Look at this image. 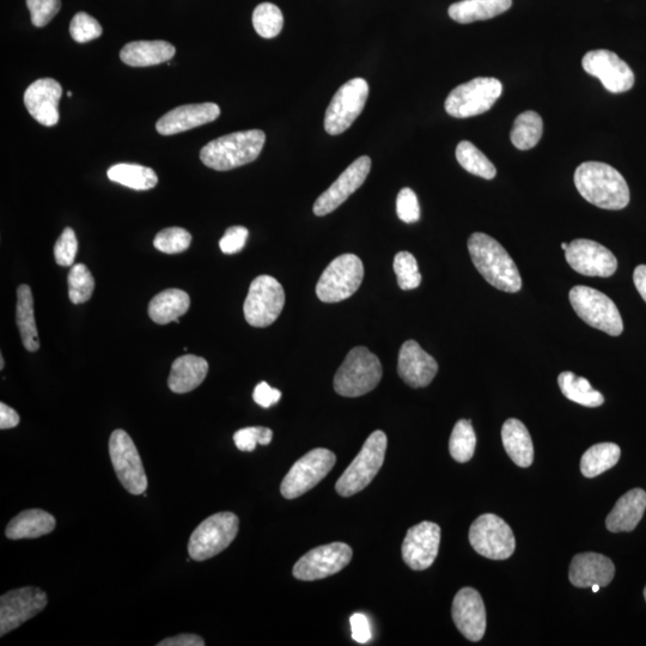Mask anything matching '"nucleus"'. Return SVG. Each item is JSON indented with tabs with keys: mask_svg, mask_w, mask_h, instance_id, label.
I'll return each mask as SVG.
<instances>
[{
	"mask_svg": "<svg viewBox=\"0 0 646 646\" xmlns=\"http://www.w3.org/2000/svg\"><path fill=\"white\" fill-rule=\"evenodd\" d=\"M575 185L588 203L603 210H623L630 203V188L624 176L606 163H582L576 169Z\"/></svg>",
	"mask_w": 646,
	"mask_h": 646,
	"instance_id": "f257e3e1",
	"label": "nucleus"
},
{
	"mask_svg": "<svg viewBox=\"0 0 646 646\" xmlns=\"http://www.w3.org/2000/svg\"><path fill=\"white\" fill-rule=\"evenodd\" d=\"M468 251L475 268L493 288L515 294L522 288L520 271L505 248L483 233H475L468 240Z\"/></svg>",
	"mask_w": 646,
	"mask_h": 646,
	"instance_id": "f03ea898",
	"label": "nucleus"
},
{
	"mask_svg": "<svg viewBox=\"0 0 646 646\" xmlns=\"http://www.w3.org/2000/svg\"><path fill=\"white\" fill-rule=\"evenodd\" d=\"M265 142L266 134L261 130L231 133L205 145L200 160L217 172H228L257 160Z\"/></svg>",
	"mask_w": 646,
	"mask_h": 646,
	"instance_id": "7ed1b4c3",
	"label": "nucleus"
},
{
	"mask_svg": "<svg viewBox=\"0 0 646 646\" xmlns=\"http://www.w3.org/2000/svg\"><path fill=\"white\" fill-rule=\"evenodd\" d=\"M382 379L380 359L367 347L349 352L334 377V389L345 398H358L374 390Z\"/></svg>",
	"mask_w": 646,
	"mask_h": 646,
	"instance_id": "20e7f679",
	"label": "nucleus"
},
{
	"mask_svg": "<svg viewBox=\"0 0 646 646\" xmlns=\"http://www.w3.org/2000/svg\"><path fill=\"white\" fill-rule=\"evenodd\" d=\"M387 444V435L381 430L368 437L361 452L335 484L341 497L355 496L367 489L385 462Z\"/></svg>",
	"mask_w": 646,
	"mask_h": 646,
	"instance_id": "39448f33",
	"label": "nucleus"
},
{
	"mask_svg": "<svg viewBox=\"0 0 646 646\" xmlns=\"http://www.w3.org/2000/svg\"><path fill=\"white\" fill-rule=\"evenodd\" d=\"M569 297L572 308L587 325L612 337H619L624 332L618 307L601 291L578 285L571 289Z\"/></svg>",
	"mask_w": 646,
	"mask_h": 646,
	"instance_id": "423d86ee",
	"label": "nucleus"
},
{
	"mask_svg": "<svg viewBox=\"0 0 646 646\" xmlns=\"http://www.w3.org/2000/svg\"><path fill=\"white\" fill-rule=\"evenodd\" d=\"M240 520L233 513H218L201 522L188 542V553L195 562H204L227 550L239 533Z\"/></svg>",
	"mask_w": 646,
	"mask_h": 646,
	"instance_id": "0eeeda50",
	"label": "nucleus"
},
{
	"mask_svg": "<svg viewBox=\"0 0 646 646\" xmlns=\"http://www.w3.org/2000/svg\"><path fill=\"white\" fill-rule=\"evenodd\" d=\"M503 93V85L496 78L479 77L463 83L449 94L446 111L450 117L466 119L484 114L495 105Z\"/></svg>",
	"mask_w": 646,
	"mask_h": 646,
	"instance_id": "6e6552de",
	"label": "nucleus"
},
{
	"mask_svg": "<svg viewBox=\"0 0 646 646\" xmlns=\"http://www.w3.org/2000/svg\"><path fill=\"white\" fill-rule=\"evenodd\" d=\"M364 266L355 254H343L328 265L316 285V295L325 303H338L350 298L361 286Z\"/></svg>",
	"mask_w": 646,
	"mask_h": 646,
	"instance_id": "1a4fd4ad",
	"label": "nucleus"
},
{
	"mask_svg": "<svg viewBox=\"0 0 646 646\" xmlns=\"http://www.w3.org/2000/svg\"><path fill=\"white\" fill-rule=\"evenodd\" d=\"M335 462H337V456L331 450L325 448L310 450L285 475L280 485V493L286 499L303 496L327 477Z\"/></svg>",
	"mask_w": 646,
	"mask_h": 646,
	"instance_id": "9d476101",
	"label": "nucleus"
},
{
	"mask_svg": "<svg viewBox=\"0 0 646 646\" xmlns=\"http://www.w3.org/2000/svg\"><path fill=\"white\" fill-rule=\"evenodd\" d=\"M469 542L480 556L492 560L509 559L516 548L513 529L493 514L481 515L473 522L469 529Z\"/></svg>",
	"mask_w": 646,
	"mask_h": 646,
	"instance_id": "9b49d317",
	"label": "nucleus"
},
{
	"mask_svg": "<svg viewBox=\"0 0 646 646\" xmlns=\"http://www.w3.org/2000/svg\"><path fill=\"white\" fill-rule=\"evenodd\" d=\"M284 304L285 291L278 280L271 276H259L249 288L243 313L249 325L265 328L277 321Z\"/></svg>",
	"mask_w": 646,
	"mask_h": 646,
	"instance_id": "f8f14e48",
	"label": "nucleus"
},
{
	"mask_svg": "<svg viewBox=\"0 0 646 646\" xmlns=\"http://www.w3.org/2000/svg\"><path fill=\"white\" fill-rule=\"evenodd\" d=\"M109 456L117 477L127 492L133 496L144 495L148 477L136 444L124 430H115L109 438Z\"/></svg>",
	"mask_w": 646,
	"mask_h": 646,
	"instance_id": "ddd939ff",
	"label": "nucleus"
},
{
	"mask_svg": "<svg viewBox=\"0 0 646 646\" xmlns=\"http://www.w3.org/2000/svg\"><path fill=\"white\" fill-rule=\"evenodd\" d=\"M369 96V84L363 78H353L334 95L325 115V130L338 136L349 130L363 112Z\"/></svg>",
	"mask_w": 646,
	"mask_h": 646,
	"instance_id": "4468645a",
	"label": "nucleus"
},
{
	"mask_svg": "<svg viewBox=\"0 0 646 646\" xmlns=\"http://www.w3.org/2000/svg\"><path fill=\"white\" fill-rule=\"evenodd\" d=\"M352 548L344 542H333L314 548L298 560L292 574L300 581H318L338 574L350 564Z\"/></svg>",
	"mask_w": 646,
	"mask_h": 646,
	"instance_id": "2eb2a0df",
	"label": "nucleus"
},
{
	"mask_svg": "<svg viewBox=\"0 0 646 646\" xmlns=\"http://www.w3.org/2000/svg\"><path fill=\"white\" fill-rule=\"evenodd\" d=\"M44 590L26 587L9 591L0 597V636L4 637L33 619L47 607Z\"/></svg>",
	"mask_w": 646,
	"mask_h": 646,
	"instance_id": "dca6fc26",
	"label": "nucleus"
},
{
	"mask_svg": "<svg viewBox=\"0 0 646 646\" xmlns=\"http://www.w3.org/2000/svg\"><path fill=\"white\" fill-rule=\"evenodd\" d=\"M582 66L589 75L599 78L603 87L613 94L626 93L635 85L631 67L614 52L590 51L585 54Z\"/></svg>",
	"mask_w": 646,
	"mask_h": 646,
	"instance_id": "f3484780",
	"label": "nucleus"
},
{
	"mask_svg": "<svg viewBox=\"0 0 646 646\" xmlns=\"http://www.w3.org/2000/svg\"><path fill=\"white\" fill-rule=\"evenodd\" d=\"M572 270L587 277L608 278L617 272L618 260L605 246L591 240L572 241L565 252Z\"/></svg>",
	"mask_w": 646,
	"mask_h": 646,
	"instance_id": "a211bd4d",
	"label": "nucleus"
},
{
	"mask_svg": "<svg viewBox=\"0 0 646 646\" xmlns=\"http://www.w3.org/2000/svg\"><path fill=\"white\" fill-rule=\"evenodd\" d=\"M441 528L434 522H422L408 529L401 552L408 568L414 571L429 569L438 556Z\"/></svg>",
	"mask_w": 646,
	"mask_h": 646,
	"instance_id": "6ab92c4d",
	"label": "nucleus"
},
{
	"mask_svg": "<svg viewBox=\"0 0 646 646\" xmlns=\"http://www.w3.org/2000/svg\"><path fill=\"white\" fill-rule=\"evenodd\" d=\"M371 169V160L368 156L357 158L345 172L339 176L337 181L322 193L314 204L315 216H327L344 204L347 199L355 193L358 188L367 180Z\"/></svg>",
	"mask_w": 646,
	"mask_h": 646,
	"instance_id": "aec40b11",
	"label": "nucleus"
},
{
	"mask_svg": "<svg viewBox=\"0 0 646 646\" xmlns=\"http://www.w3.org/2000/svg\"><path fill=\"white\" fill-rule=\"evenodd\" d=\"M453 620L468 641L479 642L486 631V609L477 590L463 588L456 594L452 608Z\"/></svg>",
	"mask_w": 646,
	"mask_h": 646,
	"instance_id": "412c9836",
	"label": "nucleus"
},
{
	"mask_svg": "<svg viewBox=\"0 0 646 646\" xmlns=\"http://www.w3.org/2000/svg\"><path fill=\"white\" fill-rule=\"evenodd\" d=\"M398 373L412 388L428 387L438 373L436 359L422 349L417 341L407 340L401 346Z\"/></svg>",
	"mask_w": 646,
	"mask_h": 646,
	"instance_id": "4be33fe9",
	"label": "nucleus"
},
{
	"mask_svg": "<svg viewBox=\"0 0 646 646\" xmlns=\"http://www.w3.org/2000/svg\"><path fill=\"white\" fill-rule=\"evenodd\" d=\"M63 88L52 78H42L34 82L24 93V105L39 124L46 127L56 126L59 121V101Z\"/></svg>",
	"mask_w": 646,
	"mask_h": 646,
	"instance_id": "5701e85b",
	"label": "nucleus"
},
{
	"mask_svg": "<svg viewBox=\"0 0 646 646\" xmlns=\"http://www.w3.org/2000/svg\"><path fill=\"white\" fill-rule=\"evenodd\" d=\"M219 115L221 108L212 102L181 106L158 120L156 130L162 136H173L212 123Z\"/></svg>",
	"mask_w": 646,
	"mask_h": 646,
	"instance_id": "b1692460",
	"label": "nucleus"
},
{
	"mask_svg": "<svg viewBox=\"0 0 646 646\" xmlns=\"http://www.w3.org/2000/svg\"><path fill=\"white\" fill-rule=\"evenodd\" d=\"M615 566L611 559L599 553H581L572 559L570 582L577 588H591L599 584L601 588L611 584Z\"/></svg>",
	"mask_w": 646,
	"mask_h": 646,
	"instance_id": "393cba45",
	"label": "nucleus"
},
{
	"mask_svg": "<svg viewBox=\"0 0 646 646\" xmlns=\"http://www.w3.org/2000/svg\"><path fill=\"white\" fill-rule=\"evenodd\" d=\"M646 509V492L633 489L619 498L607 516L606 527L612 533H630L642 521Z\"/></svg>",
	"mask_w": 646,
	"mask_h": 646,
	"instance_id": "a878e982",
	"label": "nucleus"
},
{
	"mask_svg": "<svg viewBox=\"0 0 646 646\" xmlns=\"http://www.w3.org/2000/svg\"><path fill=\"white\" fill-rule=\"evenodd\" d=\"M209 373V363L206 359L186 355L175 359L168 380V386L173 393L186 394L198 388Z\"/></svg>",
	"mask_w": 646,
	"mask_h": 646,
	"instance_id": "bb28decb",
	"label": "nucleus"
},
{
	"mask_svg": "<svg viewBox=\"0 0 646 646\" xmlns=\"http://www.w3.org/2000/svg\"><path fill=\"white\" fill-rule=\"evenodd\" d=\"M56 517L41 509L23 511L12 518L5 535L10 540L38 539L56 529Z\"/></svg>",
	"mask_w": 646,
	"mask_h": 646,
	"instance_id": "cd10ccee",
	"label": "nucleus"
},
{
	"mask_svg": "<svg viewBox=\"0 0 646 646\" xmlns=\"http://www.w3.org/2000/svg\"><path fill=\"white\" fill-rule=\"evenodd\" d=\"M175 52V47L166 41H134L121 50L120 59L133 67L154 66L169 62Z\"/></svg>",
	"mask_w": 646,
	"mask_h": 646,
	"instance_id": "c85d7f7f",
	"label": "nucleus"
},
{
	"mask_svg": "<svg viewBox=\"0 0 646 646\" xmlns=\"http://www.w3.org/2000/svg\"><path fill=\"white\" fill-rule=\"evenodd\" d=\"M502 441L507 454L518 467L527 468L534 461V446L529 431L518 419H508L502 428Z\"/></svg>",
	"mask_w": 646,
	"mask_h": 646,
	"instance_id": "c756f323",
	"label": "nucleus"
},
{
	"mask_svg": "<svg viewBox=\"0 0 646 646\" xmlns=\"http://www.w3.org/2000/svg\"><path fill=\"white\" fill-rule=\"evenodd\" d=\"M191 306V298L187 292L179 289H169L152 298L149 304V315L158 325H168L170 322H180Z\"/></svg>",
	"mask_w": 646,
	"mask_h": 646,
	"instance_id": "7c9ffc66",
	"label": "nucleus"
},
{
	"mask_svg": "<svg viewBox=\"0 0 646 646\" xmlns=\"http://www.w3.org/2000/svg\"><path fill=\"white\" fill-rule=\"evenodd\" d=\"M513 5V0H461L450 6L448 12L455 22L467 24L491 20L502 15Z\"/></svg>",
	"mask_w": 646,
	"mask_h": 646,
	"instance_id": "2f4dec72",
	"label": "nucleus"
},
{
	"mask_svg": "<svg viewBox=\"0 0 646 646\" xmlns=\"http://www.w3.org/2000/svg\"><path fill=\"white\" fill-rule=\"evenodd\" d=\"M16 320L23 346L29 352L40 349L38 328L34 316V298L29 286L23 284L17 290Z\"/></svg>",
	"mask_w": 646,
	"mask_h": 646,
	"instance_id": "473e14b6",
	"label": "nucleus"
},
{
	"mask_svg": "<svg viewBox=\"0 0 646 646\" xmlns=\"http://www.w3.org/2000/svg\"><path fill=\"white\" fill-rule=\"evenodd\" d=\"M107 174L109 180L136 191H149L158 184V176L154 170L139 164H115L108 169Z\"/></svg>",
	"mask_w": 646,
	"mask_h": 646,
	"instance_id": "72a5a7b5",
	"label": "nucleus"
},
{
	"mask_svg": "<svg viewBox=\"0 0 646 646\" xmlns=\"http://www.w3.org/2000/svg\"><path fill=\"white\" fill-rule=\"evenodd\" d=\"M621 449L615 443H600L582 456L581 472L585 478H596L613 468L620 460Z\"/></svg>",
	"mask_w": 646,
	"mask_h": 646,
	"instance_id": "f704fd0d",
	"label": "nucleus"
},
{
	"mask_svg": "<svg viewBox=\"0 0 646 646\" xmlns=\"http://www.w3.org/2000/svg\"><path fill=\"white\" fill-rule=\"evenodd\" d=\"M558 385L565 398L585 407H600L605 398L600 392L591 387L584 377H578L571 371H564L558 376Z\"/></svg>",
	"mask_w": 646,
	"mask_h": 646,
	"instance_id": "c9c22d12",
	"label": "nucleus"
},
{
	"mask_svg": "<svg viewBox=\"0 0 646 646\" xmlns=\"http://www.w3.org/2000/svg\"><path fill=\"white\" fill-rule=\"evenodd\" d=\"M544 133V123L538 113L527 111L515 120L511 130V143L518 150L526 151L535 148Z\"/></svg>",
	"mask_w": 646,
	"mask_h": 646,
	"instance_id": "e433bc0d",
	"label": "nucleus"
},
{
	"mask_svg": "<svg viewBox=\"0 0 646 646\" xmlns=\"http://www.w3.org/2000/svg\"><path fill=\"white\" fill-rule=\"evenodd\" d=\"M456 160L468 173L486 180H492L497 175L493 163L481 152L477 146L463 140L456 148Z\"/></svg>",
	"mask_w": 646,
	"mask_h": 646,
	"instance_id": "4c0bfd02",
	"label": "nucleus"
},
{
	"mask_svg": "<svg viewBox=\"0 0 646 646\" xmlns=\"http://www.w3.org/2000/svg\"><path fill=\"white\" fill-rule=\"evenodd\" d=\"M477 447V436L471 420L461 419L454 426L449 441V452L456 462L465 463L472 460Z\"/></svg>",
	"mask_w": 646,
	"mask_h": 646,
	"instance_id": "58836bf2",
	"label": "nucleus"
},
{
	"mask_svg": "<svg viewBox=\"0 0 646 646\" xmlns=\"http://www.w3.org/2000/svg\"><path fill=\"white\" fill-rule=\"evenodd\" d=\"M253 26L261 38H276L284 27L282 11L272 3L258 5L253 12Z\"/></svg>",
	"mask_w": 646,
	"mask_h": 646,
	"instance_id": "ea45409f",
	"label": "nucleus"
},
{
	"mask_svg": "<svg viewBox=\"0 0 646 646\" xmlns=\"http://www.w3.org/2000/svg\"><path fill=\"white\" fill-rule=\"evenodd\" d=\"M69 297L73 304L88 302L93 296L95 280L89 268L83 264L72 266L69 273Z\"/></svg>",
	"mask_w": 646,
	"mask_h": 646,
	"instance_id": "a19ab883",
	"label": "nucleus"
},
{
	"mask_svg": "<svg viewBox=\"0 0 646 646\" xmlns=\"http://www.w3.org/2000/svg\"><path fill=\"white\" fill-rule=\"evenodd\" d=\"M394 272L401 290H414L422 283L418 262L411 253L400 252L395 255Z\"/></svg>",
	"mask_w": 646,
	"mask_h": 646,
	"instance_id": "79ce46f5",
	"label": "nucleus"
},
{
	"mask_svg": "<svg viewBox=\"0 0 646 646\" xmlns=\"http://www.w3.org/2000/svg\"><path fill=\"white\" fill-rule=\"evenodd\" d=\"M192 242V235L182 228H167L155 237L157 251L166 254H179L187 251Z\"/></svg>",
	"mask_w": 646,
	"mask_h": 646,
	"instance_id": "37998d69",
	"label": "nucleus"
},
{
	"mask_svg": "<svg viewBox=\"0 0 646 646\" xmlns=\"http://www.w3.org/2000/svg\"><path fill=\"white\" fill-rule=\"evenodd\" d=\"M70 33L72 39L78 42V44H85V42L99 39L102 35V27L101 24L97 22L94 17L88 15L87 12H78V14L72 18Z\"/></svg>",
	"mask_w": 646,
	"mask_h": 646,
	"instance_id": "c03bdc74",
	"label": "nucleus"
},
{
	"mask_svg": "<svg viewBox=\"0 0 646 646\" xmlns=\"http://www.w3.org/2000/svg\"><path fill=\"white\" fill-rule=\"evenodd\" d=\"M273 432L271 429L262 426L241 429L234 435V442L241 452H253L258 444L268 446L272 442Z\"/></svg>",
	"mask_w": 646,
	"mask_h": 646,
	"instance_id": "a18cd8bd",
	"label": "nucleus"
},
{
	"mask_svg": "<svg viewBox=\"0 0 646 646\" xmlns=\"http://www.w3.org/2000/svg\"><path fill=\"white\" fill-rule=\"evenodd\" d=\"M30 17L35 27L47 26L62 8L60 0H27Z\"/></svg>",
	"mask_w": 646,
	"mask_h": 646,
	"instance_id": "49530a36",
	"label": "nucleus"
},
{
	"mask_svg": "<svg viewBox=\"0 0 646 646\" xmlns=\"http://www.w3.org/2000/svg\"><path fill=\"white\" fill-rule=\"evenodd\" d=\"M77 251L78 241L75 231L66 228L54 247V257H56L57 264L63 267L72 266L76 260Z\"/></svg>",
	"mask_w": 646,
	"mask_h": 646,
	"instance_id": "de8ad7c7",
	"label": "nucleus"
},
{
	"mask_svg": "<svg viewBox=\"0 0 646 646\" xmlns=\"http://www.w3.org/2000/svg\"><path fill=\"white\" fill-rule=\"evenodd\" d=\"M396 213L402 222L416 223L420 218V206L416 193L411 188H402L396 198Z\"/></svg>",
	"mask_w": 646,
	"mask_h": 646,
	"instance_id": "09e8293b",
	"label": "nucleus"
},
{
	"mask_svg": "<svg viewBox=\"0 0 646 646\" xmlns=\"http://www.w3.org/2000/svg\"><path fill=\"white\" fill-rule=\"evenodd\" d=\"M248 235L245 227H231L225 231L222 240L219 241V248L228 255L240 253L246 246Z\"/></svg>",
	"mask_w": 646,
	"mask_h": 646,
	"instance_id": "8fccbe9b",
	"label": "nucleus"
},
{
	"mask_svg": "<svg viewBox=\"0 0 646 646\" xmlns=\"http://www.w3.org/2000/svg\"><path fill=\"white\" fill-rule=\"evenodd\" d=\"M353 641L359 644H367L373 638L370 621L367 615L362 613L353 614L350 619Z\"/></svg>",
	"mask_w": 646,
	"mask_h": 646,
	"instance_id": "3c124183",
	"label": "nucleus"
},
{
	"mask_svg": "<svg viewBox=\"0 0 646 646\" xmlns=\"http://www.w3.org/2000/svg\"><path fill=\"white\" fill-rule=\"evenodd\" d=\"M282 398V393L276 388H272L268 383L261 382L254 389L253 399L262 408H270L276 405Z\"/></svg>",
	"mask_w": 646,
	"mask_h": 646,
	"instance_id": "603ef678",
	"label": "nucleus"
},
{
	"mask_svg": "<svg viewBox=\"0 0 646 646\" xmlns=\"http://www.w3.org/2000/svg\"><path fill=\"white\" fill-rule=\"evenodd\" d=\"M158 646H204L205 641L197 635L191 633H184V635L175 636L172 638L164 639V641L157 644Z\"/></svg>",
	"mask_w": 646,
	"mask_h": 646,
	"instance_id": "864d4df0",
	"label": "nucleus"
},
{
	"mask_svg": "<svg viewBox=\"0 0 646 646\" xmlns=\"http://www.w3.org/2000/svg\"><path fill=\"white\" fill-rule=\"evenodd\" d=\"M18 424H20V416H18V413L14 408L9 407L2 402V404H0V429H14Z\"/></svg>",
	"mask_w": 646,
	"mask_h": 646,
	"instance_id": "5fc2aeb1",
	"label": "nucleus"
},
{
	"mask_svg": "<svg viewBox=\"0 0 646 646\" xmlns=\"http://www.w3.org/2000/svg\"><path fill=\"white\" fill-rule=\"evenodd\" d=\"M633 282H635L639 295L646 302V265H639L633 272Z\"/></svg>",
	"mask_w": 646,
	"mask_h": 646,
	"instance_id": "6e6d98bb",
	"label": "nucleus"
},
{
	"mask_svg": "<svg viewBox=\"0 0 646 646\" xmlns=\"http://www.w3.org/2000/svg\"><path fill=\"white\" fill-rule=\"evenodd\" d=\"M591 589H593V593H599L601 587L599 584H595L593 585V587H591Z\"/></svg>",
	"mask_w": 646,
	"mask_h": 646,
	"instance_id": "4d7b16f0",
	"label": "nucleus"
},
{
	"mask_svg": "<svg viewBox=\"0 0 646 646\" xmlns=\"http://www.w3.org/2000/svg\"><path fill=\"white\" fill-rule=\"evenodd\" d=\"M0 369H4V358H0Z\"/></svg>",
	"mask_w": 646,
	"mask_h": 646,
	"instance_id": "13d9d810",
	"label": "nucleus"
},
{
	"mask_svg": "<svg viewBox=\"0 0 646 646\" xmlns=\"http://www.w3.org/2000/svg\"><path fill=\"white\" fill-rule=\"evenodd\" d=\"M568 247H569L568 243H563L562 249L564 252H566V249H568Z\"/></svg>",
	"mask_w": 646,
	"mask_h": 646,
	"instance_id": "bf43d9fd",
	"label": "nucleus"
},
{
	"mask_svg": "<svg viewBox=\"0 0 646 646\" xmlns=\"http://www.w3.org/2000/svg\"><path fill=\"white\" fill-rule=\"evenodd\" d=\"M644 597H645V601H646V587L644 589Z\"/></svg>",
	"mask_w": 646,
	"mask_h": 646,
	"instance_id": "052dcab7",
	"label": "nucleus"
}]
</instances>
